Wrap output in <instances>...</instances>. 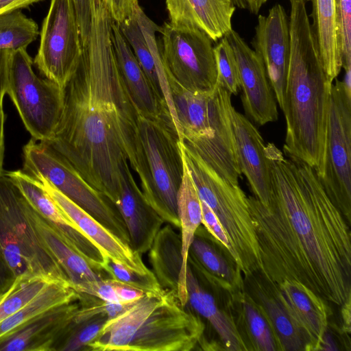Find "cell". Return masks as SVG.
<instances>
[{
    "mask_svg": "<svg viewBox=\"0 0 351 351\" xmlns=\"http://www.w3.org/2000/svg\"><path fill=\"white\" fill-rule=\"evenodd\" d=\"M271 179L266 205L247 197L261 258L260 272L277 287L300 283L325 301H351V240L347 219L314 169L265 145Z\"/></svg>",
    "mask_w": 351,
    "mask_h": 351,
    "instance_id": "6da1fadb",
    "label": "cell"
},
{
    "mask_svg": "<svg viewBox=\"0 0 351 351\" xmlns=\"http://www.w3.org/2000/svg\"><path fill=\"white\" fill-rule=\"evenodd\" d=\"M90 16L88 41L63 88L62 114L47 143L114 204L122 167L133 157L137 111L117 64L114 20L103 0H90Z\"/></svg>",
    "mask_w": 351,
    "mask_h": 351,
    "instance_id": "7a4b0ae2",
    "label": "cell"
},
{
    "mask_svg": "<svg viewBox=\"0 0 351 351\" xmlns=\"http://www.w3.org/2000/svg\"><path fill=\"white\" fill-rule=\"evenodd\" d=\"M290 59L283 108L285 154L324 173L332 80L322 62L306 10V0H289Z\"/></svg>",
    "mask_w": 351,
    "mask_h": 351,
    "instance_id": "3957f363",
    "label": "cell"
},
{
    "mask_svg": "<svg viewBox=\"0 0 351 351\" xmlns=\"http://www.w3.org/2000/svg\"><path fill=\"white\" fill-rule=\"evenodd\" d=\"M204 330L200 317L164 289L108 319L86 351H191L200 346Z\"/></svg>",
    "mask_w": 351,
    "mask_h": 351,
    "instance_id": "277c9868",
    "label": "cell"
},
{
    "mask_svg": "<svg viewBox=\"0 0 351 351\" xmlns=\"http://www.w3.org/2000/svg\"><path fill=\"white\" fill-rule=\"evenodd\" d=\"M179 129V138L217 173L239 184V164L228 105L231 94L216 85L209 91L193 92L169 80Z\"/></svg>",
    "mask_w": 351,
    "mask_h": 351,
    "instance_id": "5b68a950",
    "label": "cell"
},
{
    "mask_svg": "<svg viewBox=\"0 0 351 351\" xmlns=\"http://www.w3.org/2000/svg\"><path fill=\"white\" fill-rule=\"evenodd\" d=\"M147 203L165 222L180 228L178 195L183 175L180 138L170 119H153L137 112L133 157Z\"/></svg>",
    "mask_w": 351,
    "mask_h": 351,
    "instance_id": "8992f818",
    "label": "cell"
},
{
    "mask_svg": "<svg viewBox=\"0 0 351 351\" xmlns=\"http://www.w3.org/2000/svg\"><path fill=\"white\" fill-rule=\"evenodd\" d=\"M181 154L198 195L213 210L232 246L230 256L245 277L260 271L261 258L247 197L180 141Z\"/></svg>",
    "mask_w": 351,
    "mask_h": 351,
    "instance_id": "52a82bcc",
    "label": "cell"
},
{
    "mask_svg": "<svg viewBox=\"0 0 351 351\" xmlns=\"http://www.w3.org/2000/svg\"><path fill=\"white\" fill-rule=\"evenodd\" d=\"M23 171L44 178L57 190L130 245L124 221L106 195L88 184L50 145L32 138L23 147Z\"/></svg>",
    "mask_w": 351,
    "mask_h": 351,
    "instance_id": "ba28073f",
    "label": "cell"
},
{
    "mask_svg": "<svg viewBox=\"0 0 351 351\" xmlns=\"http://www.w3.org/2000/svg\"><path fill=\"white\" fill-rule=\"evenodd\" d=\"M26 49L10 51L7 93L32 138L47 143L60 119L64 90L56 82L38 77Z\"/></svg>",
    "mask_w": 351,
    "mask_h": 351,
    "instance_id": "9c48e42d",
    "label": "cell"
},
{
    "mask_svg": "<svg viewBox=\"0 0 351 351\" xmlns=\"http://www.w3.org/2000/svg\"><path fill=\"white\" fill-rule=\"evenodd\" d=\"M160 55L168 80L193 92L213 90L217 71L213 40L193 27L160 26Z\"/></svg>",
    "mask_w": 351,
    "mask_h": 351,
    "instance_id": "30bf717a",
    "label": "cell"
},
{
    "mask_svg": "<svg viewBox=\"0 0 351 351\" xmlns=\"http://www.w3.org/2000/svg\"><path fill=\"white\" fill-rule=\"evenodd\" d=\"M40 35L33 64L45 77L64 88L83 51L74 0H51Z\"/></svg>",
    "mask_w": 351,
    "mask_h": 351,
    "instance_id": "8fae6325",
    "label": "cell"
},
{
    "mask_svg": "<svg viewBox=\"0 0 351 351\" xmlns=\"http://www.w3.org/2000/svg\"><path fill=\"white\" fill-rule=\"evenodd\" d=\"M330 95L325 170L319 180L348 222L351 217V91L335 78Z\"/></svg>",
    "mask_w": 351,
    "mask_h": 351,
    "instance_id": "7c38bea8",
    "label": "cell"
},
{
    "mask_svg": "<svg viewBox=\"0 0 351 351\" xmlns=\"http://www.w3.org/2000/svg\"><path fill=\"white\" fill-rule=\"evenodd\" d=\"M26 199L6 176L0 177V206L34 277L69 285V280L39 239L25 211Z\"/></svg>",
    "mask_w": 351,
    "mask_h": 351,
    "instance_id": "4fadbf2b",
    "label": "cell"
},
{
    "mask_svg": "<svg viewBox=\"0 0 351 351\" xmlns=\"http://www.w3.org/2000/svg\"><path fill=\"white\" fill-rule=\"evenodd\" d=\"M225 36L237 60L241 101L247 118L258 125L277 121L275 95L261 59L236 31L231 29Z\"/></svg>",
    "mask_w": 351,
    "mask_h": 351,
    "instance_id": "5bb4252c",
    "label": "cell"
},
{
    "mask_svg": "<svg viewBox=\"0 0 351 351\" xmlns=\"http://www.w3.org/2000/svg\"><path fill=\"white\" fill-rule=\"evenodd\" d=\"M252 45L264 64L282 110L290 59L289 17L282 5H274L267 16H258Z\"/></svg>",
    "mask_w": 351,
    "mask_h": 351,
    "instance_id": "9a60e30c",
    "label": "cell"
},
{
    "mask_svg": "<svg viewBox=\"0 0 351 351\" xmlns=\"http://www.w3.org/2000/svg\"><path fill=\"white\" fill-rule=\"evenodd\" d=\"M118 25L152 86L165 101L174 127L179 134L168 77L156 36V33L160 30V26L150 19L140 5L130 17Z\"/></svg>",
    "mask_w": 351,
    "mask_h": 351,
    "instance_id": "2e32d148",
    "label": "cell"
},
{
    "mask_svg": "<svg viewBox=\"0 0 351 351\" xmlns=\"http://www.w3.org/2000/svg\"><path fill=\"white\" fill-rule=\"evenodd\" d=\"M31 206L93 267L101 270L106 256L69 219L38 182L21 169L5 171Z\"/></svg>",
    "mask_w": 351,
    "mask_h": 351,
    "instance_id": "e0dca14e",
    "label": "cell"
},
{
    "mask_svg": "<svg viewBox=\"0 0 351 351\" xmlns=\"http://www.w3.org/2000/svg\"><path fill=\"white\" fill-rule=\"evenodd\" d=\"M35 178L69 219L95 244L104 256L139 273L152 270L144 264L140 254L123 241L91 215L64 195L44 178Z\"/></svg>",
    "mask_w": 351,
    "mask_h": 351,
    "instance_id": "ac0fdd59",
    "label": "cell"
},
{
    "mask_svg": "<svg viewBox=\"0 0 351 351\" xmlns=\"http://www.w3.org/2000/svg\"><path fill=\"white\" fill-rule=\"evenodd\" d=\"M228 112L241 173L254 196L266 205L271 193V179L264 140L256 127L234 108L232 101Z\"/></svg>",
    "mask_w": 351,
    "mask_h": 351,
    "instance_id": "d6986e66",
    "label": "cell"
},
{
    "mask_svg": "<svg viewBox=\"0 0 351 351\" xmlns=\"http://www.w3.org/2000/svg\"><path fill=\"white\" fill-rule=\"evenodd\" d=\"M114 204L127 228L131 247L141 255L147 252L165 221L146 201L128 162L122 167Z\"/></svg>",
    "mask_w": 351,
    "mask_h": 351,
    "instance_id": "ffe728a7",
    "label": "cell"
},
{
    "mask_svg": "<svg viewBox=\"0 0 351 351\" xmlns=\"http://www.w3.org/2000/svg\"><path fill=\"white\" fill-rule=\"evenodd\" d=\"M277 288L275 297L302 333L305 350H320L329 316L325 300L296 282L284 281Z\"/></svg>",
    "mask_w": 351,
    "mask_h": 351,
    "instance_id": "44dd1931",
    "label": "cell"
},
{
    "mask_svg": "<svg viewBox=\"0 0 351 351\" xmlns=\"http://www.w3.org/2000/svg\"><path fill=\"white\" fill-rule=\"evenodd\" d=\"M80 307L77 300L51 308L0 339V351H54Z\"/></svg>",
    "mask_w": 351,
    "mask_h": 351,
    "instance_id": "7402d4cb",
    "label": "cell"
},
{
    "mask_svg": "<svg viewBox=\"0 0 351 351\" xmlns=\"http://www.w3.org/2000/svg\"><path fill=\"white\" fill-rule=\"evenodd\" d=\"M112 43L119 72L137 112L149 118L172 120L165 101L152 86L114 21Z\"/></svg>",
    "mask_w": 351,
    "mask_h": 351,
    "instance_id": "603a6c76",
    "label": "cell"
},
{
    "mask_svg": "<svg viewBox=\"0 0 351 351\" xmlns=\"http://www.w3.org/2000/svg\"><path fill=\"white\" fill-rule=\"evenodd\" d=\"M169 24L197 28L216 42L232 28L236 7L230 0H166Z\"/></svg>",
    "mask_w": 351,
    "mask_h": 351,
    "instance_id": "cb8c5ba5",
    "label": "cell"
},
{
    "mask_svg": "<svg viewBox=\"0 0 351 351\" xmlns=\"http://www.w3.org/2000/svg\"><path fill=\"white\" fill-rule=\"evenodd\" d=\"M25 211L41 242L64 272L73 289L84 281L108 278L73 248L27 200Z\"/></svg>",
    "mask_w": 351,
    "mask_h": 351,
    "instance_id": "d4e9b609",
    "label": "cell"
},
{
    "mask_svg": "<svg viewBox=\"0 0 351 351\" xmlns=\"http://www.w3.org/2000/svg\"><path fill=\"white\" fill-rule=\"evenodd\" d=\"M187 302L186 306L209 322L218 334L226 350H247L232 319L217 305L213 296L202 286L199 274L188 262L186 276Z\"/></svg>",
    "mask_w": 351,
    "mask_h": 351,
    "instance_id": "484cf974",
    "label": "cell"
},
{
    "mask_svg": "<svg viewBox=\"0 0 351 351\" xmlns=\"http://www.w3.org/2000/svg\"><path fill=\"white\" fill-rule=\"evenodd\" d=\"M311 28L328 77L333 81L342 69L339 45L337 0H311Z\"/></svg>",
    "mask_w": 351,
    "mask_h": 351,
    "instance_id": "4316f807",
    "label": "cell"
},
{
    "mask_svg": "<svg viewBox=\"0 0 351 351\" xmlns=\"http://www.w3.org/2000/svg\"><path fill=\"white\" fill-rule=\"evenodd\" d=\"M183 175L178 195V213L181 229L182 263L178 280L177 295L185 306L187 302L186 270L190 245L202 221L201 200L183 158Z\"/></svg>",
    "mask_w": 351,
    "mask_h": 351,
    "instance_id": "83f0119b",
    "label": "cell"
},
{
    "mask_svg": "<svg viewBox=\"0 0 351 351\" xmlns=\"http://www.w3.org/2000/svg\"><path fill=\"white\" fill-rule=\"evenodd\" d=\"M148 252L152 271L162 289L177 294L182 263L180 235L170 224L162 227Z\"/></svg>",
    "mask_w": 351,
    "mask_h": 351,
    "instance_id": "f1b7e54d",
    "label": "cell"
},
{
    "mask_svg": "<svg viewBox=\"0 0 351 351\" xmlns=\"http://www.w3.org/2000/svg\"><path fill=\"white\" fill-rule=\"evenodd\" d=\"M77 293L69 285L56 282H49L23 307L0 322V339L51 308L77 300Z\"/></svg>",
    "mask_w": 351,
    "mask_h": 351,
    "instance_id": "f546056e",
    "label": "cell"
},
{
    "mask_svg": "<svg viewBox=\"0 0 351 351\" xmlns=\"http://www.w3.org/2000/svg\"><path fill=\"white\" fill-rule=\"evenodd\" d=\"M188 262L206 278L213 276L230 284L237 282L236 272L215 248L202 237L198 228L189 250Z\"/></svg>",
    "mask_w": 351,
    "mask_h": 351,
    "instance_id": "4dcf8cb0",
    "label": "cell"
},
{
    "mask_svg": "<svg viewBox=\"0 0 351 351\" xmlns=\"http://www.w3.org/2000/svg\"><path fill=\"white\" fill-rule=\"evenodd\" d=\"M38 34L36 23L21 10L0 14V49H27Z\"/></svg>",
    "mask_w": 351,
    "mask_h": 351,
    "instance_id": "1f68e13d",
    "label": "cell"
},
{
    "mask_svg": "<svg viewBox=\"0 0 351 351\" xmlns=\"http://www.w3.org/2000/svg\"><path fill=\"white\" fill-rule=\"evenodd\" d=\"M259 298L272 324L280 350H305L306 343L302 333L278 300L262 293H259Z\"/></svg>",
    "mask_w": 351,
    "mask_h": 351,
    "instance_id": "d6a6232c",
    "label": "cell"
},
{
    "mask_svg": "<svg viewBox=\"0 0 351 351\" xmlns=\"http://www.w3.org/2000/svg\"><path fill=\"white\" fill-rule=\"evenodd\" d=\"M77 311L56 343L54 351H86L87 345L108 319L104 313L86 317Z\"/></svg>",
    "mask_w": 351,
    "mask_h": 351,
    "instance_id": "836d02e7",
    "label": "cell"
},
{
    "mask_svg": "<svg viewBox=\"0 0 351 351\" xmlns=\"http://www.w3.org/2000/svg\"><path fill=\"white\" fill-rule=\"evenodd\" d=\"M49 282L38 277H18L8 294L0 302V322L23 307Z\"/></svg>",
    "mask_w": 351,
    "mask_h": 351,
    "instance_id": "e575fe53",
    "label": "cell"
},
{
    "mask_svg": "<svg viewBox=\"0 0 351 351\" xmlns=\"http://www.w3.org/2000/svg\"><path fill=\"white\" fill-rule=\"evenodd\" d=\"M0 252L16 278H34L12 228L0 206Z\"/></svg>",
    "mask_w": 351,
    "mask_h": 351,
    "instance_id": "d590c367",
    "label": "cell"
},
{
    "mask_svg": "<svg viewBox=\"0 0 351 351\" xmlns=\"http://www.w3.org/2000/svg\"><path fill=\"white\" fill-rule=\"evenodd\" d=\"M101 269L109 278L137 289L145 294H159L164 291L152 271L146 274L139 273L108 257L105 258Z\"/></svg>",
    "mask_w": 351,
    "mask_h": 351,
    "instance_id": "8d00e7d4",
    "label": "cell"
},
{
    "mask_svg": "<svg viewBox=\"0 0 351 351\" xmlns=\"http://www.w3.org/2000/svg\"><path fill=\"white\" fill-rule=\"evenodd\" d=\"M217 66V85L226 90L231 95H237L241 89L238 65L235 55L224 36L214 46Z\"/></svg>",
    "mask_w": 351,
    "mask_h": 351,
    "instance_id": "74e56055",
    "label": "cell"
},
{
    "mask_svg": "<svg viewBox=\"0 0 351 351\" xmlns=\"http://www.w3.org/2000/svg\"><path fill=\"white\" fill-rule=\"evenodd\" d=\"M243 309L250 331L256 344V350L276 351L278 350V343L263 315L254 304L245 301Z\"/></svg>",
    "mask_w": 351,
    "mask_h": 351,
    "instance_id": "f35d334b",
    "label": "cell"
},
{
    "mask_svg": "<svg viewBox=\"0 0 351 351\" xmlns=\"http://www.w3.org/2000/svg\"><path fill=\"white\" fill-rule=\"evenodd\" d=\"M339 45L342 68H351V0H337Z\"/></svg>",
    "mask_w": 351,
    "mask_h": 351,
    "instance_id": "ab89813d",
    "label": "cell"
},
{
    "mask_svg": "<svg viewBox=\"0 0 351 351\" xmlns=\"http://www.w3.org/2000/svg\"><path fill=\"white\" fill-rule=\"evenodd\" d=\"M73 289L77 293L90 295L106 302L120 303L116 294L114 282L109 278L84 281Z\"/></svg>",
    "mask_w": 351,
    "mask_h": 351,
    "instance_id": "60d3db41",
    "label": "cell"
},
{
    "mask_svg": "<svg viewBox=\"0 0 351 351\" xmlns=\"http://www.w3.org/2000/svg\"><path fill=\"white\" fill-rule=\"evenodd\" d=\"M201 200V199H200ZM202 209V223L205 226L207 230L224 247L226 248L230 254L232 246L228 237L223 230L221 224L213 210L201 200Z\"/></svg>",
    "mask_w": 351,
    "mask_h": 351,
    "instance_id": "b9f144b4",
    "label": "cell"
},
{
    "mask_svg": "<svg viewBox=\"0 0 351 351\" xmlns=\"http://www.w3.org/2000/svg\"><path fill=\"white\" fill-rule=\"evenodd\" d=\"M114 22L121 23L139 6L138 0H103Z\"/></svg>",
    "mask_w": 351,
    "mask_h": 351,
    "instance_id": "7bdbcfd3",
    "label": "cell"
},
{
    "mask_svg": "<svg viewBox=\"0 0 351 351\" xmlns=\"http://www.w3.org/2000/svg\"><path fill=\"white\" fill-rule=\"evenodd\" d=\"M82 46L88 41L90 29V0H74Z\"/></svg>",
    "mask_w": 351,
    "mask_h": 351,
    "instance_id": "ee69618b",
    "label": "cell"
},
{
    "mask_svg": "<svg viewBox=\"0 0 351 351\" xmlns=\"http://www.w3.org/2000/svg\"><path fill=\"white\" fill-rule=\"evenodd\" d=\"M114 288L119 302L128 304L133 303L145 295V293L123 283L114 281Z\"/></svg>",
    "mask_w": 351,
    "mask_h": 351,
    "instance_id": "f6af8a7d",
    "label": "cell"
},
{
    "mask_svg": "<svg viewBox=\"0 0 351 351\" xmlns=\"http://www.w3.org/2000/svg\"><path fill=\"white\" fill-rule=\"evenodd\" d=\"M10 50L0 49V108H3V101L7 93L8 77V62Z\"/></svg>",
    "mask_w": 351,
    "mask_h": 351,
    "instance_id": "bcb514c9",
    "label": "cell"
},
{
    "mask_svg": "<svg viewBox=\"0 0 351 351\" xmlns=\"http://www.w3.org/2000/svg\"><path fill=\"white\" fill-rule=\"evenodd\" d=\"M16 278L14 273L0 252V295L8 291Z\"/></svg>",
    "mask_w": 351,
    "mask_h": 351,
    "instance_id": "7dc6e473",
    "label": "cell"
},
{
    "mask_svg": "<svg viewBox=\"0 0 351 351\" xmlns=\"http://www.w3.org/2000/svg\"><path fill=\"white\" fill-rule=\"evenodd\" d=\"M42 0H0V14L21 10Z\"/></svg>",
    "mask_w": 351,
    "mask_h": 351,
    "instance_id": "c3c4849f",
    "label": "cell"
},
{
    "mask_svg": "<svg viewBox=\"0 0 351 351\" xmlns=\"http://www.w3.org/2000/svg\"><path fill=\"white\" fill-rule=\"evenodd\" d=\"M235 7L257 14L267 0H230Z\"/></svg>",
    "mask_w": 351,
    "mask_h": 351,
    "instance_id": "681fc988",
    "label": "cell"
},
{
    "mask_svg": "<svg viewBox=\"0 0 351 351\" xmlns=\"http://www.w3.org/2000/svg\"><path fill=\"white\" fill-rule=\"evenodd\" d=\"M5 115L3 108H0V177L4 175L3 169L4 152H5Z\"/></svg>",
    "mask_w": 351,
    "mask_h": 351,
    "instance_id": "f907efd6",
    "label": "cell"
},
{
    "mask_svg": "<svg viewBox=\"0 0 351 351\" xmlns=\"http://www.w3.org/2000/svg\"><path fill=\"white\" fill-rule=\"evenodd\" d=\"M350 304L351 301H349L341 306L343 327L348 333L350 332Z\"/></svg>",
    "mask_w": 351,
    "mask_h": 351,
    "instance_id": "816d5d0a",
    "label": "cell"
},
{
    "mask_svg": "<svg viewBox=\"0 0 351 351\" xmlns=\"http://www.w3.org/2000/svg\"><path fill=\"white\" fill-rule=\"evenodd\" d=\"M335 343L327 332L324 334L320 346V350H337Z\"/></svg>",
    "mask_w": 351,
    "mask_h": 351,
    "instance_id": "f5cc1de1",
    "label": "cell"
},
{
    "mask_svg": "<svg viewBox=\"0 0 351 351\" xmlns=\"http://www.w3.org/2000/svg\"><path fill=\"white\" fill-rule=\"evenodd\" d=\"M14 285V284H13ZM13 286V285H12ZM12 288V287H11ZM11 288L6 292L2 293L0 295V302L6 297V295L8 294L10 291L11 290Z\"/></svg>",
    "mask_w": 351,
    "mask_h": 351,
    "instance_id": "db71d44e",
    "label": "cell"
}]
</instances>
